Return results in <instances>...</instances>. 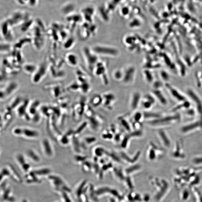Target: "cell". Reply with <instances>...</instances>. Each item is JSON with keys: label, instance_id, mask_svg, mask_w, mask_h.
<instances>
[{"label": "cell", "instance_id": "53", "mask_svg": "<svg viewBox=\"0 0 202 202\" xmlns=\"http://www.w3.org/2000/svg\"><path fill=\"white\" fill-rule=\"evenodd\" d=\"M22 202H27V201H26V200H24Z\"/></svg>", "mask_w": 202, "mask_h": 202}, {"label": "cell", "instance_id": "28", "mask_svg": "<svg viewBox=\"0 0 202 202\" xmlns=\"http://www.w3.org/2000/svg\"><path fill=\"white\" fill-rule=\"evenodd\" d=\"M103 96L100 95L96 94L92 97L90 101V104L95 108L99 107L103 104Z\"/></svg>", "mask_w": 202, "mask_h": 202}, {"label": "cell", "instance_id": "40", "mask_svg": "<svg viewBox=\"0 0 202 202\" xmlns=\"http://www.w3.org/2000/svg\"><path fill=\"white\" fill-rule=\"evenodd\" d=\"M106 152L107 151H106L104 148L101 147H96L94 151V154L97 157H101L104 155L106 154Z\"/></svg>", "mask_w": 202, "mask_h": 202}, {"label": "cell", "instance_id": "15", "mask_svg": "<svg viewBox=\"0 0 202 202\" xmlns=\"http://www.w3.org/2000/svg\"><path fill=\"white\" fill-rule=\"evenodd\" d=\"M103 106L108 110H111L113 108V105L115 100V97L114 94L108 93L103 95Z\"/></svg>", "mask_w": 202, "mask_h": 202}, {"label": "cell", "instance_id": "6", "mask_svg": "<svg viewBox=\"0 0 202 202\" xmlns=\"http://www.w3.org/2000/svg\"><path fill=\"white\" fill-rule=\"evenodd\" d=\"M91 50L97 55L102 56L115 57L117 56L119 53V51L116 48L108 46L96 45Z\"/></svg>", "mask_w": 202, "mask_h": 202}, {"label": "cell", "instance_id": "20", "mask_svg": "<svg viewBox=\"0 0 202 202\" xmlns=\"http://www.w3.org/2000/svg\"><path fill=\"white\" fill-rule=\"evenodd\" d=\"M86 117L88 120V124H89L91 129L95 131L99 130L101 126L100 123L97 119L98 117L95 116V114Z\"/></svg>", "mask_w": 202, "mask_h": 202}, {"label": "cell", "instance_id": "19", "mask_svg": "<svg viewBox=\"0 0 202 202\" xmlns=\"http://www.w3.org/2000/svg\"><path fill=\"white\" fill-rule=\"evenodd\" d=\"M27 158L34 163H39L41 161L40 156L36 151L32 149H28L25 152Z\"/></svg>", "mask_w": 202, "mask_h": 202}, {"label": "cell", "instance_id": "37", "mask_svg": "<svg viewBox=\"0 0 202 202\" xmlns=\"http://www.w3.org/2000/svg\"><path fill=\"white\" fill-rule=\"evenodd\" d=\"M88 125L87 121H85L82 123L78 128L74 131V135L75 136L78 137L86 129V127Z\"/></svg>", "mask_w": 202, "mask_h": 202}, {"label": "cell", "instance_id": "8", "mask_svg": "<svg viewBox=\"0 0 202 202\" xmlns=\"http://www.w3.org/2000/svg\"><path fill=\"white\" fill-rule=\"evenodd\" d=\"M175 115L174 116H168L160 117L157 119L151 120L148 122L149 125L151 126H158L161 125H168L170 124H173L174 122H176L179 117Z\"/></svg>", "mask_w": 202, "mask_h": 202}, {"label": "cell", "instance_id": "29", "mask_svg": "<svg viewBox=\"0 0 202 202\" xmlns=\"http://www.w3.org/2000/svg\"><path fill=\"white\" fill-rule=\"evenodd\" d=\"M33 172L38 177L48 176L50 174L51 170L48 167H43L33 170Z\"/></svg>", "mask_w": 202, "mask_h": 202}, {"label": "cell", "instance_id": "27", "mask_svg": "<svg viewBox=\"0 0 202 202\" xmlns=\"http://www.w3.org/2000/svg\"><path fill=\"white\" fill-rule=\"evenodd\" d=\"M1 53H2L3 54L9 53L11 52H12V51L14 50V47L13 48V46L10 44V43L5 42L3 40L2 42H1Z\"/></svg>", "mask_w": 202, "mask_h": 202}, {"label": "cell", "instance_id": "17", "mask_svg": "<svg viewBox=\"0 0 202 202\" xmlns=\"http://www.w3.org/2000/svg\"><path fill=\"white\" fill-rule=\"evenodd\" d=\"M3 194L1 195V200L3 202H14L15 199L11 194L10 189L7 188L5 185L3 184Z\"/></svg>", "mask_w": 202, "mask_h": 202}, {"label": "cell", "instance_id": "11", "mask_svg": "<svg viewBox=\"0 0 202 202\" xmlns=\"http://www.w3.org/2000/svg\"><path fill=\"white\" fill-rule=\"evenodd\" d=\"M43 153L47 158H51L54 155V151L50 141L48 138H44L41 141Z\"/></svg>", "mask_w": 202, "mask_h": 202}, {"label": "cell", "instance_id": "23", "mask_svg": "<svg viewBox=\"0 0 202 202\" xmlns=\"http://www.w3.org/2000/svg\"><path fill=\"white\" fill-rule=\"evenodd\" d=\"M32 40L30 36L25 37L21 39L19 41L16 43L14 46V48L17 50H20L25 45L30 44L31 43Z\"/></svg>", "mask_w": 202, "mask_h": 202}, {"label": "cell", "instance_id": "2", "mask_svg": "<svg viewBox=\"0 0 202 202\" xmlns=\"http://www.w3.org/2000/svg\"><path fill=\"white\" fill-rule=\"evenodd\" d=\"M49 66L46 59H45L38 66L36 70L31 75V81L34 84H38L45 78L48 71H49Z\"/></svg>", "mask_w": 202, "mask_h": 202}, {"label": "cell", "instance_id": "45", "mask_svg": "<svg viewBox=\"0 0 202 202\" xmlns=\"http://www.w3.org/2000/svg\"><path fill=\"white\" fill-rule=\"evenodd\" d=\"M143 118V113H141L140 111L136 112L133 117V122H140L141 123V119Z\"/></svg>", "mask_w": 202, "mask_h": 202}, {"label": "cell", "instance_id": "52", "mask_svg": "<svg viewBox=\"0 0 202 202\" xmlns=\"http://www.w3.org/2000/svg\"><path fill=\"white\" fill-rule=\"evenodd\" d=\"M31 119H33V122L35 123H39L40 119V115L38 113H37L35 115L33 116V118Z\"/></svg>", "mask_w": 202, "mask_h": 202}, {"label": "cell", "instance_id": "21", "mask_svg": "<svg viewBox=\"0 0 202 202\" xmlns=\"http://www.w3.org/2000/svg\"><path fill=\"white\" fill-rule=\"evenodd\" d=\"M9 170L10 173V177L13 179V180L16 182L21 183L23 182V179L19 173L13 166L10 164H8L7 166Z\"/></svg>", "mask_w": 202, "mask_h": 202}, {"label": "cell", "instance_id": "36", "mask_svg": "<svg viewBox=\"0 0 202 202\" xmlns=\"http://www.w3.org/2000/svg\"><path fill=\"white\" fill-rule=\"evenodd\" d=\"M151 147L149 149L148 152V157L150 160H154L156 158V151L158 150V147L156 146H155L153 143L151 145Z\"/></svg>", "mask_w": 202, "mask_h": 202}, {"label": "cell", "instance_id": "42", "mask_svg": "<svg viewBox=\"0 0 202 202\" xmlns=\"http://www.w3.org/2000/svg\"><path fill=\"white\" fill-rule=\"evenodd\" d=\"M123 75L124 72L119 69L115 71L113 73V76L114 79L116 80H122L123 78Z\"/></svg>", "mask_w": 202, "mask_h": 202}, {"label": "cell", "instance_id": "3", "mask_svg": "<svg viewBox=\"0 0 202 202\" xmlns=\"http://www.w3.org/2000/svg\"><path fill=\"white\" fill-rule=\"evenodd\" d=\"M48 179L55 190L60 192H71V190L60 176L50 174L48 176Z\"/></svg>", "mask_w": 202, "mask_h": 202}, {"label": "cell", "instance_id": "18", "mask_svg": "<svg viewBox=\"0 0 202 202\" xmlns=\"http://www.w3.org/2000/svg\"><path fill=\"white\" fill-rule=\"evenodd\" d=\"M141 95L139 92H134L132 94L130 106L132 110H136L139 106L141 101Z\"/></svg>", "mask_w": 202, "mask_h": 202}, {"label": "cell", "instance_id": "16", "mask_svg": "<svg viewBox=\"0 0 202 202\" xmlns=\"http://www.w3.org/2000/svg\"><path fill=\"white\" fill-rule=\"evenodd\" d=\"M30 102L29 99L24 100L17 107L16 109V114L20 117H24L25 115L28 114V107L29 106Z\"/></svg>", "mask_w": 202, "mask_h": 202}, {"label": "cell", "instance_id": "46", "mask_svg": "<svg viewBox=\"0 0 202 202\" xmlns=\"http://www.w3.org/2000/svg\"><path fill=\"white\" fill-rule=\"evenodd\" d=\"M12 133L16 136L22 137V127H16L13 129Z\"/></svg>", "mask_w": 202, "mask_h": 202}, {"label": "cell", "instance_id": "22", "mask_svg": "<svg viewBox=\"0 0 202 202\" xmlns=\"http://www.w3.org/2000/svg\"><path fill=\"white\" fill-rule=\"evenodd\" d=\"M26 182L28 183H39L41 180L33 171L26 174L25 176Z\"/></svg>", "mask_w": 202, "mask_h": 202}, {"label": "cell", "instance_id": "34", "mask_svg": "<svg viewBox=\"0 0 202 202\" xmlns=\"http://www.w3.org/2000/svg\"><path fill=\"white\" fill-rule=\"evenodd\" d=\"M72 141L74 150L79 154L80 153L81 149L82 147V145H81L80 142L77 139V137L75 136L74 135L72 138Z\"/></svg>", "mask_w": 202, "mask_h": 202}, {"label": "cell", "instance_id": "7", "mask_svg": "<svg viewBox=\"0 0 202 202\" xmlns=\"http://www.w3.org/2000/svg\"><path fill=\"white\" fill-rule=\"evenodd\" d=\"M8 21L3 22L1 27V36L3 41L11 43L14 39V35Z\"/></svg>", "mask_w": 202, "mask_h": 202}, {"label": "cell", "instance_id": "39", "mask_svg": "<svg viewBox=\"0 0 202 202\" xmlns=\"http://www.w3.org/2000/svg\"><path fill=\"white\" fill-rule=\"evenodd\" d=\"M143 115L144 119H151V120L157 119L161 116L159 114L147 111L143 113Z\"/></svg>", "mask_w": 202, "mask_h": 202}, {"label": "cell", "instance_id": "14", "mask_svg": "<svg viewBox=\"0 0 202 202\" xmlns=\"http://www.w3.org/2000/svg\"><path fill=\"white\" fill-rule=\"evenodd\" d=\"M64 60L67 64L71 67H76L78 65V58L77 55L73 52L66 54Z\"/></svg>", "mask_w": 202, "mask_h": 202}, {"label": "cell", "instance_id": "33", "mask_svg": "<svg viewBox=\"0 0 202 202\" xmlns=\"http://www.w3.org/2000/svg\"><path fill=\"white\" fill-rule=\"evenodd\" d=\"M118 120L121 126L126 131L128 132L129 133L132 131V127L130 125L129 121H127L124 116L119 117L118 118Z\"/></svg>", "mask_w": 202, "mask_h": 202}, {"label": "cell", "instance_id": "10", "mask_svg": "<svg viewBox=\"0 0 202 202\" xmlns=\"http://www.w3.org/2000/svg\"><path fill=\"white\" fill-rule=\"evenodd\" d=\"M15 160L21 169L24 173L27 174L31 171L30 164L28 162L23 154L18 153L16 155Z\"/></svg>", "mask_w": 202, "mask_h": 202}, {"label": "cell", "instance_id": "38", "mask_svg": "<svg viewBox=\"0 0 202 202\" xmlns=\"http://www.w3.org/2000/svg\"><path fill=\"white\" fill-rule=\"evenodd\" d=\"M67 89L72 92H75L80 90V86L78 82H75L68 85Z\"/></svg>", "mask_w": 202, "mask_h": 202}, {"label": "cell", "instance_id": "43", "mask_svg": "<svg viewBox=\"0 0 202 202\" xmlns=\"http://www.w3.org/2000/svg\"><path fill=\"white\" fill-rule=\"evenodd\" d=\"M130 138V137L129 136V134H127L123 138L121 143V146L122 148L123 149H125L129 145V141Z\"/></svg>", "mask_w": 202, "mask_h": 202}, {"label": "cell", "instance_id": "12", "mask_svg": "<svg viewBox=\"0 0 202 202\" xmlns=\"http://www.w3.org/2000/svg\"><path fill=\"white\" fill-rule=\"evenodd\" d=\"M123 80L125 84H130L134 81L136 73V69L133 66H130L124 70Z\"/></svg>", "mask_w": 202, "mask_h": 202}, {"label": "cell", "instance_id": "26", "mask_svg": "<svg viewBox=\"0 0 202 202\" xmlns=\"http://www.w3.org/2000/svg\"><path fill=\"white\" fill-rule=\"evenodd\" d=\"M40 102L38 100H35L30 103V108H29L28 112L30 116H33L38 113L37 109L40 105Z\"/></svg>", "mask_w": 202, "mask_h": 202}, {"label": "cell", "instance_id": "13", "mask_svg": "<svg viewBox=\"0 0 202 202\" xmlns=\"http://www.w3.org/2000/svg\"><path fill=\"white\" fill-rule=\"evenodd\" d=\"M39 136V132L35 129L28 127H22V137L28 139H34L38 138Z\"/></svg>", "mask_w": 202, "mask_h": 202}, {"label": "cell", "instance_id": "50", "mask_svg": "<svg viewBox=\"0 0 202 202\" xmlns=\"http://www.w3.org/2000/svg\"><path fill=\"white\" fill-rule=\"evenodd\" d=\"M60 193L61 194V197L63 200L62 202H72L70 197L68 196V192H62Z\"/></svg>", "mask_w": 202, "mask_h": 202}, {"label": "cell", "instance_id": "32", "mask_svg": "<svg viewBox=\"0 0 202 202\" xmlns=\"http://www.w3.org/2000/svg\"><path fill=\"white\" fill-rule=\"evenodd\" d=\"M145 100L143 102L142 105L144 108L149 109L153 106L155 103V101L151 96L149 95H147L145 97Z\"/></svg>", "mask_w": 202, "mask_h": 202}, {"label": "cell", "instance_id": "9", "mask_svg": "<svg viewBox=\"0 0 202 202\" xmlns=\"http://www.w3.org/2000/svg\"><path fill=\"white\" fill-rule=\"evenodd\" d=\"M44 89L46 91H50L52 96L56 99L60 97L64 91L63 85L60 83H47L44 86Z\"/></svg>", "mask_w": 202, "mask_h": 202}, {"label": "cell", "instance_id": "44", "mask_svg": "<svg viewBox=\"0 0 202 202\" xmlns=\"http://www.w3.org/2000/svg\"><path fill=\"white\" fill-rule=\"evenodd\" d=\"M97 139L95 137L93 136L86 137L84 138V141L86 144L91 145L96 142Z\"/></svg>", "mask_w": 202, "mask_h": 202}, {"label": "cell", "instance_id": "24", "mask_svg": "<svg viewBox=\"0 0 202 202\" xmlns=\"http://www.w3.org/2000/svg\"><path fill=\"white\" fill-rule=\"evenodd\" d=\"M38 66L32 63H26L23 66L24 71L27 74L31 75L35 72Z\"/></svg>", "mask_w": 202, "mask_h": 202}, {"label": "cell", "instance_id": "47", "mask_svg": "<svg viewBox=\"0 0 202 202\" xmlns=\"http://www.w3.org/2000/svg\"><path fill=\"white\" fill-rule=\"evenodd\" d=\"M32 25V22L30 20L29 21H27V22L24 23L22 25V30L23 32H26L29 29H30L31 25Z\"/></svg>", "mask_w": 202, "mask_h": 202}, {"label": "cell", "instance_id": "41", "mask_svg": "<svg viewBox=\"0 0 202 202\" xmlns=\"http://www.w3.org/2000/svg\"><path fill=\"white\" fill-rule=\"evenodd\" d=\"M130 138L140 137L143 135V132L142 130H134L133 131L131 132L129 134Z\"/></svg>", "mask_w": 202, "mask_h": 202}, {"label": "cell", "instance_id": "35", "mask_svg": "<svg viewBox=\"0 0 202 202\" xmlns=\"http://www.w3.org/2000/svg\"><path fill=\"white\" fill-rule=\"evenodd\" d=\"M23 99L20 96H16L10 102L8 106L12 109L13 110L15 108H17V107L20 105V104L23 102Z\"/></svg>", "mask_w": 202, "mask_h": 202}, {"label": "cell", "instance_id": "30", "mask_svg": "<svg viewBox=\"0 0 202 202\" xmlns=\"http://www.w3.org/2000/svg\"><path fill=\"white\" fill-rule=\"evenodd\" d=\"M94 71L95 73L97 76L105 75L106 73V69L105 67L104 66L103 63L101 62H98Z\"/></svg>", "mask_w": 202, "mask_h": 202}, {"label": "cell", "instance_id": "5", "mask_svg": "<svg viewBox=\"0 0 202 202\" xmlns=\"http://www.w3.org/2000/svg\"><path fill=\"white\" fill-rule=\"evenodd\" d=\"M19 83L16 81H10L6 83L2 88L1 87V100L7 99L14 93L19 88Z\"/></svg>", "mask_w": 202, "mask_h": 202}, {"label": "cell", "instance_id": "48", "mask_svg": "<svg viewBox=\"0 0 202 202\" xmlns=\"http://www.w3.org/2000/svg\"><path fill=\"white\" fill-rule=\"evenodd\" d=\"M111 132L107 131L102 135V137L104 140H111L114 139V135Z\"/></svg>", "mask_w": 202, "mask_h": 202}, {"label": "cell", "instance_id": "51", "mask_svg": "<svg viewBox=\"0 0 202 202\" xmlns=\"http://www.w3.org/2000/svg\"><path fill=\"white\" fill-rule=\"evenodd\" d=\"M121 137H122V135L121 133H116L114 136L113 139L116 143H119V141L121 140Z\"/></svg>", "mask_w": 202, "mask_h": 202}, {"label": "cell", "instance_id": "49", "mask_svg": "<svg viewBox=\"0 0 202 202\" xmlns=\"http://www.w3.org/2000/svg\"><path fill=\"white\" fill-rule=\"evenodd\" d=\"M74 158L75 161L77 163L83 162L87 158V157L81 155L79 154L76 155L75 156Z\"/></svg>", "mask_w": 202, "mask_h": 202}, {"label": "cell", "instance_id": "1", "mask_svg": "<svg viewBox=\"0 0 202 202\" xmlns=\"http://www.w3.org/2000/svg\"><path fill=\"white\" fill-rule=\"evenodd\" d=\"M46 32L45 28L38 25L34 28L30 35L32 40L31 43L37 50H40L44 48L45 44Z\"/></svg>", "mask_w": 202, "mask_h": 202}, {"label": "cell", "instance_id": "4", "mask_svg": "<svg viewBox=\"0 0 202 202\" xmlns=\"http://www.w3.org/2000/svg\"><path fill=\"white\" fill-rule=\"evenodd\" d=\"M82 53L88 67L89 71H94L97 63L98 62L97 55L92 50L87 47H83L82 49Z\"/></svg>", "mask_w": 202, "mask_h": 202}, {"label": "cell", "instance_id": "25", "mask_svg": "<svg viewBox=\"0 0 202 202\" xmlns=\"http://www.w3.org/2000/svg\"><path fill=\"white\" fill-rule=\"evenodd\" d=\"M158 135L162 144L166 147H169L170 146V140L168 136L163 130H160L158 131Z\"/></svg>", "mask_w": 202, "mask_h": 202}, {"label": "cell", "instance_id": "31", "mask_svg": "<svg viewBox=\"0 0 202 202\" xmlns=\"http://www.w3.org/2000/svg\"><path fill=\"white\" fill-rule=\"evenodd\" d=\"M75 42L74 38L73 36L70 37L65 40L63 45V48L66 50H70L73 48Z\"/></svg>", "mask_w": 202, "mask_h": 202}]
</instances>
